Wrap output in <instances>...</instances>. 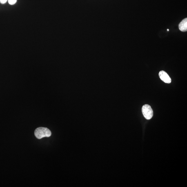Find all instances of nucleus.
<instances>
[{
  "label": "nucleus",
  "instance_id": "f03ea898",
  "mask_svg": "<svg viewBox=\"0 0 187 187\" xmlns=\"http://www.w3.org/2000/svg\"><path fill=\"white\" fill-rule=\"evenodd\" d=\"M142 111L144 117L147 120L152 118L153 116V111L151 107L149 105L145 104L143 105Z\"/></svg>",
  "mask_w": 187,
  "mask_h": 187
},
{
  "label": "nucleus",
  "instance_id": "7ed1b4c3",
  "mask_svg": "<svg viewBox=\"0 0 187 187\" xmlns=\"http://www.w3.org/2000/svg\"><path fill=\"white\" fill-rule=\"evenodd\" d=\"M160 78L163 81L166 83H170L171 82V79L168 74L164 71H161L159 73Z\"/></svg>",
  "mask_w": 187,
  "mask_h": 187
},
{
  "label": "nucleus",
  "instance_id": "423d86ee",
  "mask_svg": "<svg viewBox=\"0 0 187 187\" xmlns=\"http://www.w3.org/2000/svg\"><path fill=\"white\" fill-rule=\"evenodd\" d=\"M8 1V0H0V3H1V4H4V3H6Z\"/></svg>",
  "mask_w": 187,
  "mask_h": 187
},
{
  "label": "nucleus",
  "instance_id": "20e7f679",
  "mask_svg": "<svg viewBox=\"0 0 187 187\" xmlns=\"http://www.w3.org/2000/svg\"><path fill=\"white\" fill-rule=\"evenodd\" d=\"M179 28L181 32H186L187 31V19L185 18L183 20L179 25Z\"/></svg>",
  "mask_w": 187,
  "mask_h": 187
},
{
  "label": "nucleus",
  "instance_id": "f257e3e1",
  "mask_svg": "<svg viewBox=\"0 0 187 187\" xmlns=\"http://www.w3.org/2000/svg\"><path fill=\"white\" fill-rule=\"evenodd\" d=\"M34 135L38 139H41L44 137H50L51 132L48 128L44 127H39L36 129L34 131Z\"/></svg>",
  "mask_w": 187,
  "mask_h": 187
},
{
  "label": "nucleus",
  "instance_id": "39448f33",
  "mask_svg": "<svg viewBox=\"0 0 187 187\" xmlns=\"http://www.w3.org/2000/svg\"><path fill=\"white\" fill-rule=\"evenodd\" d=\"M9 4L11 5L15 4L17 1V0H8Z\"/></svg>",
  "mask_w": 187,
  "mask_h": 187
},
{
  "label": "nucleus",
  "instance_id": "0eeeda50",
  "mask_svg": "<svg viewBox=\"0 0 187 187\" xmlns=\"http://www.w3.org/2000/svg\"><path fill=\"white\" fill-rule=\"evenodd\" d=\"M168 31H169V30L168 29Z\"/></svg>",
  "mask_w": 187,
  "mask_h": 187
}]
</instances>
